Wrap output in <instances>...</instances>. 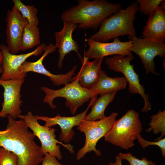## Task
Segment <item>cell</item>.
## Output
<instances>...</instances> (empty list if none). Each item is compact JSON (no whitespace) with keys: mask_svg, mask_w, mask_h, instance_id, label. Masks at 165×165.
I'll return each instance as SVG.
<instances>
[{"mask_svg":"<svg viewBox=\"0 0 165 165\" xmlns=\"http://www.w3.org/2000/svg\"><path fill=\"white\" fill-rule=\"evenodd\" d=\"M6 129L0 130V147L17 156V165H38L45 154L35 141V136L30 131L24 120H16L9 116Z\"/></svg>","mask_w":165,"mask_h":165,"instance_id":"6da1fadb","label":"cell"},{"mask_svg":"<svg viewBox=\"0 0 165 165\" xmlns=\"http://www.w3.org/2000/svg\"><path fill=\"white\" fill-rule=\"evenodd\" d=\"M78 4L64 12L61 18L78 24L77 27L96 31L103 21L120 10L121 5L105 0H78Z\"/></svg>","mask_w":165,"mask_h":165,"instance_id":"7a4b0ae2","label":"cell"},{"mask_svg":"<svg viewBox=\"0 0 165 165\" xmlns=\"http://www.w3.org/2000/svg\"><path fill=\"white\" fill-rule=\"evenodd\" d=\"M138 5L133 2L125 9H121L102 22L98 31L90 38L96 41L105 42L119 36L136 35L134 22Z\"/></svg>","mask_w":165,"mask_h":165,"instance_id":"3957f363","label":"cell"},{"mask_svg":"<svg viewBox=\"0 0 165 165\" xmlns=\"http://www.w3.org/2000/svg\"><path fill=\"white\" fill-rule=\"evenodd\" d=\"M142 125L138 113L133 109L128 110L116 120L104 137L105 141L128 150L134 147V141L140 134Z\"/></svg>","mask_w":165,"mask_h":165,"instance_id":"277c9868","label":"cell"},{"mask_svg":"<svg viewBox=\"0 0 165 165\" xmlns=\"http://www.w3.org/2000/svg\"><path fill=\"white\" fill-rule=\"evenodd\" d=\"M41 89L45 94L43 102L47 103L52 109L57 107L53 103V100L58 97H64L66 99L65 105L74 115L79 107L88 102L92 97H97L90 90L81 86L77 74L73 77L71 82L61 88L54 90L43 86Z\"/></svg>","mask_w":165,"mask_h":165,"instance_id":"5b68a950","label":"cell"},{"mask_svg":"<svg viewBox=\"0 0 165 165\" xmlns=\"http://www.w3.org/2000/svg\"><path fill=\"white\" fill-rule=\"evenodd\" d=\"M116 112H112L105 118L95 121L82 120L77 127V130L83 132L85 141L83 147L77 153L76 158L79 160L88 152L93 151L98 156L101 155L100 150L97 149L96 146L98 141L104 137L110 130L116 120L118 115Z\"/></svg>","mask_w":165,"mask_h":165,"instance_id":"8992f818","label":"cell"},{"mask_svg":"<svg viewBox=\"0 0 165 165\" xmlns=\"http://www.w3.org/2000/svg\"><path fill=\"white\" fill-rule=\"evenodd\" d=\"M18 117L24 120L28 127L39 139L41 143V150L44 154L48 153L55 156L58 160H61L62 156L60 150V146L57 144L63 146L71 154L74 153V147L72 145L64 144L56 139L55 133L56 129L41 125L31 112L29 111L25 115L21 114Z\"/></svg>","mask_w":165,"mask_h":165,"instance_id":"52a82bcc","label":"cell"},{"mask_svg":"<svg viewBox=\"0 0 165 165\" xmlns=\"http://www.w3.org/2000/svg\"><path fill=\"white\" fill-rule=\"evenodd\" d=\"M133 56H124L119 55H113L106 58L105 63L108 68L116 72L122 73L129 84V91L131 94L141 95L144 102V105L141 110L142 112H147L152 108L148 95L145 93V89L140 83L139 76L135 72L130 62L134 60Z\"/></svg>","mask_w":165,"mask_h":165,"instance_id":"ba28073f","label":"cell"},{"mask_svg":"<svg viewBox=\"0 0 165 165\" xmlns=\"http://www.w3.org/2000/svg\"><path fill=\"white\" fill-rule=\"evenodd\" d=\"M128 38L132 42L130 52H134L140 57L146 74L152 73L159 75L156 71L154 59L157 56L165 57L164 42L139 38L136 35L128 36Z\"/></svg>","mask_w":165,"mask_h":165,"instance_id":"9c48e42d","label":"cell"},{"mask_svg":"<svg viewBox=\"0 0 165 165\" xmlns=\"http://www.w3.org/2000/svg\"><path fill=\"white\" fill-rule=\"evenodd\" d=\"M46 46L45 43H42L33 51L17 55L11 53L7 46L0 44V50L3 55L2 63L3 72L0 78L3 80L24 79L26 74L20 70L21 66L29 57L41 54Z\"/></svg>","mask_w":165,"mask_h":165,"instance_id":"30bf717a","label":"cell"},{"mask_svg":"<svg viewBox=\"0 0 165 165\" xmlns=\"http://www.w3.org/2000/svg\"><path fill=\"white\" fill-rule=\"evenodd\" d=\"M24 79L3 80L0 78V85L4 89L3 100L0 117L14 119L21 115L22 101L20 91Z\"/></svg>","mask_w":165,"mask_h":165,"instance_id":"8fae6325","label":"cell"},{"mask_svg":"<svg viewBox=\"0 0 165 165\" xmlns=\"http://www.w3.org/2000/svg\"><path fill=\"white\" fill-rule=\"evenodd\" d=\"M89 48L84 51V57L88 59L103 58L104 57L115 55L123 56H133L130 50L132 46V42H122L117 37L110 43L94 41L90 38L87 40Z\"/></svg>","mask_w":165,"mask_h":165,"instance_id":"7c38bea8","label":"cell"},{"mask_svg":"<svg viewBox=\"0 0 165 165\" xmlns=\"http://www.w3.org/2000/svg\"><path fill=\"white\" fill-rule=\"evenodd\" d=\"M56 49L55 46L50 43L46 46L43 54L39 59L35 62L25 61L21 66L20 70L25 74L32 72L48 77L53 84L56 86L65 85L71 82L72 81V76L75 75V71L77 68L76 65H74L71 70L66 74L55 75L48 70L43 64L44 59L48 54L55 51Z\"/></svg>","mask_w":165,"mask_h":165,"instance_id":"4fadbf2b","label":"cell"},{"mask_svg":"<svg viewBox=\"0 0 165 165\" xmlns=\"http://www.w3.org/2000/svg\"><path fill=\"white\" fill-rule=\"evenodd\" d=\"M6 20L7 46L11 53L16 54L20 50L23 33L28 22L14 5L8 10Z\"/></svg>","mask_w":165,"mask_h":165,"instance_id":"5bb4252c","label":"cell"},{"mask_svg":"<svg viewBox=\"0 0 165 165\" xmlns=\"http://www.w3.org/2000/svg\"><path fill=\"white\" fill-rule=\"evenodd\" d=\"M93 104V102L90 101L85 111L74 116H61L58 114L54 117L38 115H35V116L38 120L45 122L44 126L47 127H51L57 125H59L61 128L59 139L61 142L67 144L72 140L75 134L73 128L75 126H78L81 122L84 120L88 109Z\"/></svg>","mask_w":165,"mask_h":165,"instance_id":"9a60e30c","label":"cell"},{"mask_svg":"<svg viewBox=\"0 0 165 165\" xmlns=\"http://www.w3.org/2000/svg\"><path fill=\"white\" fill-rule=\"evenodd\" d=\"M63 26L60 31L55 32L56 48H57L59 57L57 62L59 69L63 66V61L65 56L72 51L77 54L81 62L83 58L79 51V45L77 42L72 38V34L74 30L77 28V25L72 22L64 21Z\"/></svg>","mask_w":165,"mask_h":165,"instance_id":"2e32d148","label":"cell"},{"mask_svg":"<svg viewBox=\"0 0 165 165\" xmlns=\"http://www.w3.org/2000/svg\"><path fill=\"white\" fill-rule=\"evenodd\" d=\"M160 5L148 15L142 33L143 38L153 41L165 40V12Z\"/></svg>","mask_w":165,"mask_h":165,"instance_id":"e0dca14e","label":"cell"},{"mask_svg":"<svg viewBox=\"0 0 165 165\" xmlns=\"http://www.w3.org/2000/svg\"><path fill=\"white\" fill-rule=\"evenodd\" d=\"M103 59L98 58L90 61L83 57L81 62V67L77 74L79 82L81 86L90 90L96 83L99 78Z\"/></svg>","mask_w":165,"mask_h":165,"instance_id":"ac0fdd59","label":"cell"},{"mask_svg":"<svg viewBox=\"0 0 165 165\" xmlns=\"http://www.w3.org/2000/svg\"><path fill=\"white\" fill-rule=\"evenodd\" d=\"M127 83L124 77H109L101 68L97 82L90 90L97 96L125 89Z\"/></svg>","mask_w":165,"mask_h":165,"instance_id":"d6986e66","label":"cell"},{"mask_svg":"<svg viewBox=\"0 0 165 165\" xmlns=\"http://www.w3.org/2000/svg\"><path fill=\"white\" fill-rule=\"evenodd\" d=\"M117 91L101 95L91 106L90 112L86 114L84 120L95 121L103 119L106 116L105 115V110L114 100Z\"/></svg>","mask_w":165,"mask_h":165,"instance_id":"ffe728a7","label":"cell"},{"mask_svg":"<svg viewBox=\"0 0 165 165\" xmlns=\"http://www.w3.org/2000/svg\"><path fill=\"white\" fill-rule=\"evenodd\" d=\"M39 29L38 26L28 23L23 33L20 50L25 51L40 44Z\"/></svg>","mask_w":165,"mask_h":165,"instance_id":"44dd1931","label":"cell"},{"mask_svg":"<svg viewBox=\"0 0 165 165\" xmlns=\"http://www.w3.org/2000/svg\"><path fill=\"white\" fill-rule=\"evenodd\" d=\"M151 120L149 123V127L146 132H149L152 131L155 134L161 133L160 136L154 140L156 141L160 140L165 135V111L160 110L156 114L150 117Z\"/></svg>","mask_w":165,"mask_h":165,"instance_id":"7402d4cb","label":"cell"},{"mask_svg":"<svg viewBox=\"0 0 165 165\" xmlns=\"http://www.w3.org/2000/svg\"><path fill=\"white\" fill-rule=\"evenodd\" d=\"M12 2L23 17L31 24L38 26V19L37 16L38 9L34 5H26L20 0H12Z\"/></svg>","mask_w":165,"mask_h":165,"instance_id":"603a6c76","label":"cell"},{"mask_svg":"<svg viewBox=\"0 0 165 165\" xmlns=\"http://www.w3.org/2000/svg\"><path fill=\"white\" fill-rule=\"evenodd\" d=\"M163 0H137L138 10L141 13L149 15L160 5Z\"/></svg>","mask_w":165,"mask_h":165,"instance_id":"cb8c5ba5","label":"cell"},{"mask_svg":"<svg viewBox=\"0 0 165 165\" xmlns=\"http://www.w3.org/2000/svg\"><path fill=\"white\" fill-rule=\"evenodd\" d=\"M118 155L122 160H127L130 165H156L152 161L148 160L146 157H143L140 160L130 152L123 153L120 152Z\"/></svg>","mask_w":165,"mask_h":165,"instance_id":"d4e9b609","label":"cell"},{"mask_svg":"<svg viewBox=\"0 0 165 165\" xmlns=\"http://www.w3.org/2000/svg\"><path fill=\"white\" fill-rule=\"evenodd\" d=\"M18 158L13 152L2 148L0 151V165H17Z\"/></svg>","mask_w":165,"mask_h":165,"instance_id":"484cf974","label":"cell"},{"mask_svg":"<svg viewBox=\"0 0 165 165\" xmlns=\"http://www.w3.org/2000/svg\"><path fill=\"white\" fill-rule=\"evenodd\" d=\"M137 139L140 145L143 149L149 145H156L159 147L161 150L162 155L163 158L165 157V138L156 141H150L144 139L141 134L138 135Z\"/></svg>","mask_w":165,"mask_h":165,"instance_id":"4316f807","label":"cell"},{"mask_svg":"<svg viewBox=\"0 0 165 165\" xmlns=\"http://www.w3.org/2000/svg\"><path fill=\"white\" fill-rule=\"evenodd\" d=\"M42 165H63L54 156L46 153L42 162Z\"/></svg>","mask_w":165,"mask_h":165,"instance_id":"83f0119b","label":"cell"},{"mask_svg":"<svg viewBox=\"0 0 165 165\" xmlns=\"http://www.w3.org/2000/svg\"><path fill=\"white\" fill-rule=\"evenodd\" d=\"M122 159L118 155L116 156L115 161L114 162H110L109 165H122Z\"/></svg>","mask_w":165,"mask_h":165,"instance_id":"f1b7e54d","label":"cell"},{"mask_svg":"<svg viewBox=\"0 0 165 165\" xmlns=\"http://www.w3.org/2000/svg\"><path fill=\"white\" fill-rule=\"evenodd\" d=\"M3 60V55L2 52L0 50V74H2L3 72L2 67V63Z\"/></svg>","mask_w":165,"mask_h":165,"instance_id":"f546056e","label":"cell"},{"mask_svg":"<svg viewBox=\"0 0 165 165\" xmlns=\"http://www.w3.org/2000/svg\"><path fill=\"white\" fill-rule=\"evenodd\" d=\"M1 147H0V151Z\"/></svg>","mask_w":165,"mask_h":165,"instance_id":"4dcf8cb0","label":"cell"}]
</instances>
